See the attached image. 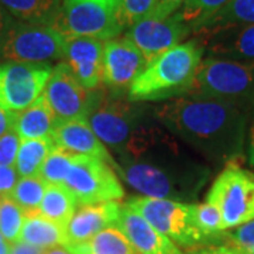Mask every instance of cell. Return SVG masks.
I'll return each mask as SVG.
<instances>
[{
    "mask_svg": "<svg viewBox=\"0 0 254 254\" xmlns=\"http://www.w3.org/2000/svg\"><path fill=\"white\" fill-rule=\"evenodd\" d=\"M47 184L38 175L36 177H20L10 198L17 203L26 213L38 209L43 196L46 193Z\"/></svg>",
    "mask_w": 254,
    "mask_h": 254,
    "instance_id": "27",
    "label": "cell"
},
{
    "mask_svg": "<svg viewBox=\"0 0 254 254\" xmlns=\"http://www.w3.org/2000/svg\"><path fill=\"white\" fill-rule=\"evenodd\" d=\"M190 150L160 123L145 120L115 153L116 170L143 196L187 202L199 193L209 177Z\"/></svg>",
    "mask_w": 254,
    "mask_h": 254,
    "instance_id": "1",
    "label": "cell"
},
{
    "mask_svg": "<svg viewBox=\"0 0 254 254\" xmlns=\"http://www.w3.org/2000/svg\"><path fill=\"white\" fill-rule=\"evenodd\" d=\"M57 148L53 137L21 140L16 158V170L20 177H36L47 157Z\"/></svg>",
    "mask_w": 254,
    "mask_h": 254,
    "instance_id": "25",
    "label": "cell"
},
{
    "mask_svg": "<svg viewBox=\"0 0 254 254\" xmlns=\"http://www.w3.org/2000/svg\"><path fill=\"white\" fill-rule=\"evenodd\" d=\"M16 20L11 17L9 14V11L3 7V4L0 3V51H1V47H3V43L6 40V36L10 31V28L13 26Z\"/></svg>",
    "mask_w": 254,
    "mask_h": 254,
    "instance_id": "39",
    "label": "cell"
},
{
    "mask_svg": "<svg viewBox=\"0 0 254 254\" xmlns=\"http://www.w3.org/2000/svg\"><path fill=\"white\" fill-rule=\"evenodd\" d=\"M190 26L175 11L168 17H157L148 14L126 30L127 37L144 55L147 64L164 54L175 46L184 43L190 36Z\"/></svg>",
    "mask_w": 254,
    "mask_h": 254,
    "instance_id": "12",
    "label": "cell"
},
{
    "mask_svg": "<svg viewBox=\"0 0 254 254\" xmlns=\"http://www.w3.org/2000/svg\"><path fill=\"white\" fill-rule=\"evenodd\" d=\"M190 96H206L254 109V61L202 60ZM185 96V95H184Z\"/></svg>",
    "mask_w": 254,
    "mask_h": 254,
    "instance_id": "4",
    "label": "cell"
},
{
    "mask_svg": "<svg viewBox=\"0 0 254 254\" xmlns=\"http://www.w3.org/2000/svg\"><path fill=\"white\" fill-rule=\"evenodd\" d=\"M65 37L53 26L14 21L0 51V60L16 63L50 64L64 58Z\"/></svg>",
    "mask_w": 254,
    "mask_h": 254,
    "instance_id": "9",
    "label": "cell"
},
{
    "mask_svg": "<svg viewBox=\"0 0 254 254\" xmlns=\"http://www.w3.org/2000/svg\"><path fill=\"white\" fill-rule=\"evenodd\" d=\"M134 103L128 98H119V95L93 92L86 120L100 141L115 153L125 147L131 134L145 122L143 109Z\"/></svg>",
    "mask_w": 254,
    "mask_h": 254,
    "instance_id": "7",
    "label": "cell"
},
{
    "mask_svg": "<svg viewBox=\"0 0 254 254\" xmlns=\"http://www.w3.org/2000/svg\"><path fill=\"white\" fill-rule=\"evenodd\" d=\"M105 41L91 37H66L63 61L88 91H98L102 83Z\"/></svg>",
    "mask_w": 254,
    "mask_h": 254,
    "instance_id": "16",
    "label": "cell"
},
{
    "mask_svg": "<svg viewBox=\"0 0 254 254\" xmlns=\"http://www.w3.org/2000/svg\"><path fill=\"white\" fill-rule=\"evenodd\" d=\"M10 250H11V243L7 242L0 233V254H10Z\"/></svg>",
    "mask_w": 254,
    "mask_h": 254,
    "instance_id": "43",
    "label": "cell"
},
{
    "mask_svg": "<svg viewBox=\"0 0 254 254\" xmlns=\"http://www.w3.org/2000/svg\"><path fill=\"white\" fill-rule=\"evenodd\" d=\"M57 126L58 123L54 113L41 95L31 106L18 113L14 130L20 140H30L53 137Z\"/></svg>",
    "mask_w": 254,
    "mask_h": 254,
    "instance_id": "20",
    "label": "cell"
},
{
    "mask_svg": "<svg viewBox=\"0 0 254 254\" xmlns=\"http://www.w3.org/2000/svg\"><path fill=\"white\" fill-rule=\"evenodd\" d=\"M193 34L212 58L254 61V24L206 28Z\"/></svg>",
    "mask_w": 254,
    "mask_h": 254,
    "instance_id": "15",
    "label": "cell"
},
{
    "mask_svg": "<svg viewBox=\"0 0 254 254\" xmlns=\"http://www.w3.org/2000/svg\"><path fill=\"white\" fill-rule=\"evenodd\" d=\"M72 254H137L116 225L106 227L86 242L65 246Z\"/></svg>",
    "mask_w": 254,
    "mask_h": 254,
    "instance_id": "23",
    "label": "cell"
},
{
    "mask_svg": "<svg viewBox=\"0 0 254 254\" xmlns=\"http://www.w3.org/2000/svg\"><path fill=\"white\" fill-rule=\"evenodd\" d=\"M247 154H249V163L254 167V122L250 131H249V148H247Z\"/></svg>",
    "mask_w": 254,
    "mask_h": 254,
    "instance_id": "41",
    "label": "cell"
},
{
    "mask_svg": "<svg viewBox=\"0 0 254 254\" xmlns=\"http://www.w3.org/2000/svg\"><path fill=\"white\" fill-rule=\"evenodd\" d=\"M145 66L144 55L127 37H116L105 41L102 83L109 89H128Z\"/></svg>",
    "mask_w": 254,
    "mask_h": 254,
    "instance_id": "14",
    "label": "cell"
},
{
    "mask_svg": "<svg viewBox=\"0 0 254 254\" xmlns=\"http://www.w3.org/2000/svg\"><path fill=\"white\" fill-rule=\"evenodd\" d=\"M64 185L72 192L78 206L118 202L125 196L123 187L112 165L91 155H76Z\"/></svg>",
    "mask_w": 254,
    "mask_h": 254,
    "instance_id": "10",
    "label": "cell"
},
{
    "mask_svg": "<svg viewBox=\"0 0 254 254\" xmlns=\"http://www.w3.org/2000/svg\"><path fill=\"white\" fill-rule=\"evenodd\" d=\"M93 92L85 89L69 66L61 61L53 68L43 96L53 110L57 123L61 125L73 119H86Z\"/></svg>",
    "mask_w": 254,
    "mask_h": 254,
    "instance_id": "13",
    "label": "cell"
},
{
    "mask_svg": "<svg viewBox=\"0 0 254 254\" xmlns=\"http://www.w3.org/2000/svg\"><path fill=\"white\" fill-rule=\"evenodd\" d=\"M76 208H78V202L75 199L73 193L64 184L61 185L48 184L37 212L41 216L65 227L72 218Z\"/></svg>",
    "mask_w": 254,
    "mask_h": 254,
    "instance_id": "24",
    "label": "cell"
},
{
    "mask_svg": "<svg viewBox=\"0 0 254 254\" xmlns=\"http://www.w3.org/2000/svg\"><path fill=\"white\" fill-rule=\"evenodd\" d=\"M43 254H72L65 246H55L51 249H46Z\"/></svg>",
    "mask_w": 254,
    "mask_h": 254,
    "instance_id": "42",
    "label": "cell"
},
{
    "mask_svg": "<svg viewBox=\"0 0 254 254\" xmlns=\"http://www.w3.org/2000/svg\"><path fill=\"white\" fill-rule=\"evenodd\" d=\"M155 3L157 0H118V18L123 30L151 14Z\"/></svg>",
    "mask_w": 254,
    "mask_h": 254,
    "instance_id": "32",
    "label": "cell"
},
{
    "mask_svg": "<svg viewBox=\"0 0 254 254\" xmlns=\"http://www.w3.org/2000/svg\"><path fill=\"white\" fill-rule=\"evenodd\" d=\"M17 115L18 113L16 112H10V110L0 108V137L14 130Z\"/></svg>",
    "mask_w": 254,
    "mask_h": 254,
    "instance_id": "38",
    "label": "cell"
},
{
    "mask_svg": "<svg viewBox=\"0 0 254 254\" xmlns=\"http://www.w3.org/2000/svg\"><path fill=\"white\" fill-rule=\"evenodd\" d=\"M153 112L161 126L210 161L232 163L243 154L249 110L236 103L185 95Z\"/></svg>",
    "mask_w": 254,
    "mask_h": 254,
    "instance_id": "2",
    "label": "cell"
},
{
    "mask_svg": "<svg viewBox=\"0 0 254 254\" xmlns=\"http://www.w3.org/2000/svg\"><path fill=\"white\" fill-rule=\"evenodd\" d=\"M53 27L65 38L91 37L102 41L125 31L119 23L118 0H64Z\"/></svg>",
    "mask_w": 254,
    "mask_h": 254,
    "instance_id": "6",
    "label": "cell"
},
{
    "mask_svg": "<svg viewBox=\"0 0 254 254\" xmlns=\"http://www.w3.org/2000/svg\"><path fill=\"white\" fill-rule=\"evenodd\" d=\"M229 0H185L178 13L190 26V31L199 30L209 18L216 14Z\"/></svg>",
    "mask_w": 254,
    "mask_h": 254,
    "instance_id": "28",
    "label": "cell"
},
{
    "mask_svg": "<svg viewBox=\"0 0 254 254\" xmlns=\"http://www.w3.org/2000/svg\"><path fill=\"white\" fill-rule=\"evenodd\" d=\"M184 254H246L242 250H239L236 247L230 245H206L200 246V247H195V249H190V252Z\"/></svg>",
    "mask_w": 254,
    "mask_h": 254,
    "instance_id": "36",
    "label": "cell"
},
{
    "mask_svg": "<svg viewBox=\"0 0 254 254\" xmlns=\"http://www.w3.org/2000/svg\"><path fill=\"white\" fill-rule=\"evenodd\" d=\"M75 160H76V155L57 147L54 151L47 157V160L38 173V177L46 182L47 185L48 184L61 185L66 180Z\"/></svg>",
    "mask_w": 254,
    "mask_h": 254,
    "instance_id": "29",
    "label": "cell"
},
{
    "mask_svg": "<svg viewBox=\"0 0 254 254\" xmlns=\"http://www.w3.org/2000/svg\"><path fill=\"white\" fill-rule=\"evenodd\" d=\"M53 72L50 64L0 63V108L20 113L46 89Z\"/></svg>",
    "mask_w": 254,
    "mask_h": 254,
    "instance_id": "11",
    "label": "cell"
},
{
    "mask_svg": "<svg viewBox=\"0 0 254 254\" xmlns=\"http://www.w3.org/2000/svg\"><path fill=\"white\" fill-rule=\"evenodd\" d=\"M116 226L125 233L137 254H184L173 240L161 235L128 205L120 208Z\"/></svg>",
    "mask_w": 254,
    "mask_h": 254,
    "instance_id": "17",
    "label": "cell"
},
{
    "mask_svg": "<svg viewBox=\"0 0 254 254\" xmlns=\"http://www.w3.org/2000/svg\"><path fill=\"white\" fill-rule=\"evenodd\" d=\"M203 48L196 38L184 41L147 64L128 88L131 102H160L180 98L190 91Z\"/></svg>",
    "mask_w": 254,
    "mask_h": 254,
    "instance_id": "3",
    "label": "cell"
},
{
    "mask_svg": "<svg viewBox=\"0 0 254 254\" xmlns=\"http://www.w3.org/2000/svg\"><path fill=\"white\" fill-rule=\"evenodd\" d=\"M246 24H254V0H229L199 30Z\"/></svg>",
    "mask_w": 254,
    "mask_h": 254,
    "instance_id": "26",
    "label": "cell"
},
{
    "mask_svg": "<svg viewBox=\"0 0 254 254\" xmlns=\"http://www.w3.org/2000/svg\"><path fill=\"white\" fill-rule=\"evenodd\" d=\"M55 145L75 155H91L116 167L108 148L93 133L86 119H73L58 125L53 133Z\"/></svg>",
    "mask_w": 254,
    "mask_h": 254,
    "instance_id": "19",
    "label": "cell"
},
{
    "mask_svg": "<svg viewBox=\"0 0 254 254\" xmlns=\"http://www.w3.org/2000/svg\"><path fill=\"white\" fill-rule=\"evenodd\" d=\"M18 242L46 250L55 246L66 245V232L63 225L41 216L34 210L26 213Z\"/></svg>",
    "mask_w": 254,
    "mask_h": 254,
    "instance_id": "21",
    "label": "cell"
},
{
    "mask_svg": "<svg viewBox=\"0 0 254 254\" xmlns=\"http://www.w3.org/2000/svg\"><path fill=\"white\" fill-rule=\"evenodd\" d=\"M0 3L14 20L36 26H53L63 6V0H0Z\"/></svg>",
    "mask_w": 254,
    "mask_h": 254,
    "instance_id": "22",
    "label": "cell"
},
{
    "mask_svg": "<svg viewBox=\"0 0 254 254\" xmlns=\"http://www.w3.org/2000/svg\"><path fill=\"white\" fill-rule=\"evenodd\" d=\"M227 245L233 246L246 254H254V219L233 227L232 232L225 235Z\"/></svg>",
    "mask_w": 254,
    "mask_h": 254,
    "instance_id": "33",
    "label": "cell"
},
{
    "mask_svg": "<svg viewBox=\"0 0 254 254\" xmlns=\"http://www.w3.org/2000/svg\"><path fill=\"white\" fill-rule=\"evenodd\" d=\"M120 208L122 206L118 202H100L79 206L65 226V246L86 242L96 233H99L100 230L116 225L120 215Z\"/></svg>",
    "mask_w": 254,
    "mask_h": 254,
    "instance_id": "18",
    "label": "cell"
},
{
    "mask_svg": "<svg viewBox=\"0 0 254 254\" xmlns=\"http://www.w3.org/2000/svg\"><path fill=\"white\" fill-rule=\"evenodd\" d=\"M18 180L16 167H0V196H9Z\"/></svg>",
    "mask_w": 254,
    "mask_h": 254,
    "instance_id": "35",
    "label": "cell"
},
{
    "mask_svg": "<svg viewBox=\"0 0 254 254\" xmlns=\"http://www.w3.org/2000/svg\"><path fill=\"white\" fill-rule=\"evenodd\" d=\"M0 199H1V196H0Z\"/></svg>",
    "mask_w": 254,
    "mask_h": 254,
    "instance_id": "44",
    "label": "cell"
},
{
    "mask_svg": "<svg viewBox=\"0 0 254 254\" xmlns=\"http://www.w3.org/2000/svg\"><path fill=\"white\" fill-rule=\"evenodd\" d=\"M206 200L219 208L225 230L253 220L254 173L229 163L212 184Z\"/></svg>",
    "mask_w": 254,
    "mask_h": 254,
    "instance_id": "8",
    "label": "cell"
},
{
    "mask_svg": "<svg viewBox=\"0 0 254 254\" xmlns=\"http://www.w3.org/2000/svg\"><path fill=\"white\" fill-rule=\"evenodd\" d=\"M43 252H44V249L27 245V243H23V242H16V243L11 245L10 254H43Z\"/></svg>",
    "mask_w": 254,
    "mask_h": 254,
    "instance_id": "40",
    "label": "cell"
},
{
    "mask_svg": "<svg viewBox=\"0 0 254 254\" xmlns=\"http://www.w3.org/2000/svg\"><path fill=\"white\" fill-rule=\"evenodd\" d=\"M20 141L21 140L16 130H11L0 137V167H14Z\"/></svg>",
    "mask_w": 254,
    "mask_h": 254,
    "instance_id": "34",
    "label": "cell"
},
{
    "mask_svg": "<svg viewBox=\"0 0 254 254\" xmlns=\"http://www.w3.org/2000/svg\"><path fill=\"white\" fill-rule=\"evenodd\" d=\"M185 0H157L155 7L153 10V16L157 17H168L174 14L175 11L181 9Z\"/></svg>",
    "mask_w": 254,
    "mask_h": 254,
    "instance_id": "37",
    "label": "cell"
},
{
    "mask_svg": "<svg viewBox=\"0 0 254 254\" xmlns=\"http://www.w3.org/2000/svg\"><path fill=\"white\" fill-rule=\"evenodd\" d=\"M126 205L138 212L151 226L178 247H188L190 250L215 242L205 236L195 225L192 218L193 203L137 196L127 200Z\"/></svg>",
    "mask_w": 254,
    "mask_h": 254,
    "instance_id": "5",
    "label": "cell"
},
{
    "mask_svg": "<svg viewBox=\"0 0 254 254\" xmlns=\"http://www.w3.org/2000/svg\"><path fill=\"white\" fill-rule=\"evenodd\" d=\"M26 212L9 196L0 199V233L11 245L18 242Z\"/></svg>",
    "mask_w": 254,
    "mask_h": 254,
    "instance_id": "31",
    "label": "cell"
},
{
    "mask_svg": "<svg viewBox=\"0 0 254 254\" xmlns=\"http://www.w3.org/2000/svg\"><path fill=\"white\" fill-rule=\"evenodd\" d=\"M192 218L196 227L209 239L216 240L222 232H225L223 218L219 208L212 202L193 203L192 206Z\"/></svg>",
    "mask_w": 254,
    "mask_h": 254,
    "instance_id": "30",
    "label": "cell"
}]
</instances>
